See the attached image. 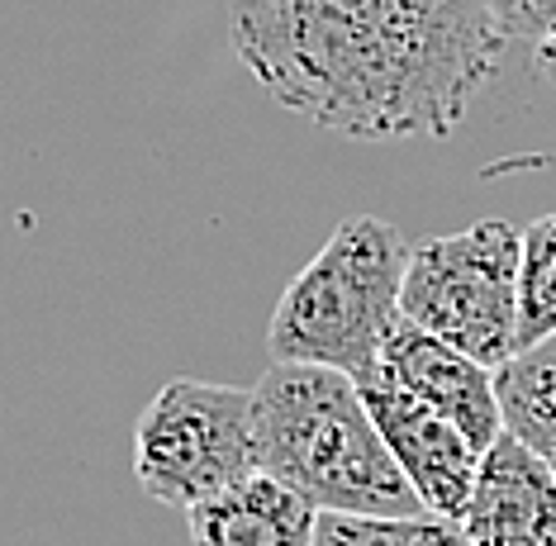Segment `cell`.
Returning a JSON list of instances; mask_svg holds the SVG:
<instances>
[{
  "instance_id": "2",
  "label": "cell",
  "mask_w": 556,
  "mask_h": 546,
  "mask_svg": "<svg viewBox=\"0 0 556 546\" xmlns=\"http://www.w3.org/2000/svg\"><path fill=\"white\" fill-rule=\"evenodd\" d=\"M257 471L276 475L319 513L424 518L352 376L309 361H276L252 385Z\"/></svg>"
},
{
  "instance_id": "9",
  "label": "cell",
  "mask_w": 556,
  "mask_h": 546,
  "mask_svg": "<svg viewBox=\"0 0 556 546\" xmlns=\"http://www.w3.org/2000/svg\"><path fill=\"white\" fill-rule=\"evenodd\" d=\"M319 509L267 471H248L186 509L195 546H314Z\"/></svg>"
},
{
  "instance_id": "1",
  "label": "cell",
  "mask_w": 556,
  "mask_h": 546,
  "mask_svg": "<svg viewBox=\"0 0 556 546\" xmlns=\"http://www.w3.org/2000/svg\"><path fill=\"white\" fill-rule=\"evenodd\" d=\"M233 48L276 105L319 129L447 138L500 72L480 0H224Z\"/></svg>"
},
{
  "instance_id": "5",
  "label": "cell",
  "mask_w": 556,
  "mask_h": 546,
  "mask_svg": "<svg viewBox=\"0 0 556 546\" xmlns=\"http://www.w3.org/2000/svg\"><path fill=\"white\" fill-rule=\"evenodd\" d=\"M257 471L252 390L214 380H167L134 428V475L148 499L191 509Z\"/></svg>"
},
{
  "instance_id": "6",
  "label": "cell",
  "mask_w": 556,
  "mask_h": 546,
  "mask_svg": "<svg viewBox=\"0 0 556 546\" xmlns=\"http://www.w3.org/2000/svg\"><path fill=\"white\" fill-rule=\"evenodd\" d=\"M357 395L371 414L376 433H381L386 452L395 456L400 475L409 480V490L419 494L424 513L433 518H457L471 499L480 456L471 447V437L462 433L452 418H442L438 409H428L424 399H414L409 390H400L395 380H386L381 371H366L362 380H352Z\"/></svg>"
},
{
  "instance_id": "14",
  "label": "cell",
  "mask_w": 556,
  "mask_h": 546,
  "mask_svg": "<svg viewBox=\"0 0 556 546\" xmlns=\"http://www.w3.org/2000/svg\"><path fill=\"white\" fill-rule=\"evenodd\" d=\"M538 72L556 86V34L547 38V43H538Z\"/></svg>"
},
{
  "instance_id": "7",
  "label": "cell",
  "mask_w": 556,
  "mask_h": 546,
  "mask_svg": "<svg viewBox=\"0 0 556 546\" xmlns=\"http://www.w3.org/2000/svg\"><path fill=\"white\" fill-rule=\"evenodd\" d=\"M462 546H556V480L514 433L480 456L466 509L452 518Z\"/></svg>"
},
{
  "instance_id": "3",
  "label": "cell",
  "mask_w": 556,
  "mask_h": 546,
  "mask_svg": "<svg viewBox=\"0 0 556 546\" xmlns=\"http://www.w3.org/2000/svg\"><path fill=\"white\" fill-rule=\"evenodd\" d=\"M404 262H409V243L395 224L371 219V214L343 219L276 300L267 352L276 361L328 366L352 380L376 371L386 338L404 319Z\"/></svg>"
},
{
  "instance_id": "4",
  "label": "cell",
  "mask_w": 556,
  "mask_h": 546,
  "mask_svg": "<svg viewBox=\"0 0 556 546\" xmlns=\"http://www.w3.org/2000/svg\"><path fill=\"white\" fill-rule=\"evenodd\" d=\"M518 243L509 219H476L409 247L400 281L404 323L424 328L495 371L518 352Z\"/></svg>"
},
{
  "instance_id": "11",
  "label": "cell",
  "mask_w": 556,
  "mask_h": 546,
  "mask_svg": "<svg viewBox=\"0 0 556 546\" xmlns=\"http://www.w3.org/2000/svg\"><path fill=\"white\" fill-rule=\"evenodd\" d=\"M556 338V214L523 228L518 243V347Z\"/></svg>"
},
{
  "instance_id": "12",
  "label": "cell",
  "mask_w": 556,
  "mask_h": 546,
  "mask_svg": "<svg viewBox=\"0 0 556 546\" xmlns=\"http://www.w3.org/2000/svg\"><path fill=\"white\" fill-rule=\"evenodd\" d=\"M314 546H462L447 518H357V513H319Z\"/></svg>"
},
{
  "instance_id": "8",
  "label": "cell",
  "mask_w": 556,
  "mask_h": 546,
  "mask_svg": "<svg viewBox=\"0 0 556 546\" xmlns=\"http://www.w3.org/2000/svg\"><path fill=\"white\" fill-rule=\"evenodd\" d=\"M376 371L386 380H395L400 390H409L414 399H424L428 409H438L442 418H452L471 437L476 452H485L504 433L495 371L480 366L476 357H466V352H457L452 342L424 333V328L400 319V328L386 338Z\"/></svg>"
},
{
  "instance_id": "10",
  "label": "cell",
  "mask_w": 556,
  "mask_h": 546,
  "mask_svg": "<svg viewBox=\"0 0 556 546\" xmlns=\"http://www.w3.org/2000/svg\"><path fill=\"white\" fill-rule=\"evenodd\" d=\"M500 423L514 433L556 480V338L518 347L509 361L495 366Z\"/></svg>"
},
{
  "instance_id": "13",
  "label": "cell",
  "mask_w": 556,
  "mask_h": 546,
  "mask_svg": "<svg viewBox=\"0 0 556 546\" xmlns=\"http://www.w3.org/2000/svg\"><path fill=\"white\" fill-rule=\"evenodd\" d=\"M509 43H547L556 34V0H480Z\"/></svg>"
}]
</instances>
